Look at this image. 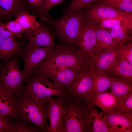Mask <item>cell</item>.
Returning a JSON list of instances; mask_svg holds the SVG:
<instances>
[{"label":"cell","instance_id":"cell-1","mask_svg":"<svg viewBox=\"0 0 132 132\" xmlns=\"http://www.w3.org/2000/svg\"><path fill=\"white\" fill-rule=\"evenodd\" d=\"M85 20L83 10L73 14L64 13L55 20L49 16L43 21L53 28L55 35L62 44L76 47L77 41Z\"/></svg>","mask_w":132,"mask_h":132},{"label":"cell","instance_id":"cell-2","mask_svg":"<svg viewBox=\"0 0 132 132\" xmlns=\"http://www.w3.org/2000/svg\"><path fill=\"white\" fill-rule=\"evenodd\" d=\"M14 95L18 113L16 121L32 123L43 132H47L48 103L35 101L19 92Z\"/></svg>","mask_w":132,"mask_h":132},{"label":"cell","instance_id":"cell-3","mask_svg":"<svg viewBox=\"0 0 132 132\" xmlns=\"http://www.w3.org/2000/svg\"><path fill=\"white\" fill-rule=\"evenodd\" d=\"M19 92L23 96L37 102L48 103L53 96H66L67 92L52 80L40 74H32Z\"/></svg>","mask_w":132,"mask_h":132},{"label":"cell","instance_id":"cell-4","mask_svg":"<svg viewBox=\"0 0 132 132\" xmlns=\"http://www.w3.org/2000/svg\"><path fill=\"white\" fill-rule=\"evenodd\" d=\"M71 97L70 99L67 95L63 101L65 114L62 119L61 132H86L85 117L87 108Z\"/></svg>","mask_w":132,"mask_h":132},{"label":"cell","instance_id":"cell-5","mask_svg":"<svg viewBox=\"0 0 132 132\" xmlns=\"http://www.w3.org/2000/svg\"><path fill=\"white\" fill-rule=\"evenodd\" d=\"M54 65L80 70L82 63L76 47L62 43L56 45L36 68Z\"/></svg>","mask_w":132,"mask_h":132},{"label":"cell","instance_id":"cell-6","mask_svg":"<svg viewBox=\"0 0 132 132\" xmlns=\"http://www.w3.org/2000/svg\"><path fill=\"white\" fill-rule=\"evenodd\" d=\"M25 82L17 56L0 63V86L14 94L21 90Z\"/></svg>","mask_w":132,"mask_h":132},{"label":"cell","instance_id":"cell-7","mask_svg":"<svg viewBox=\"0 0 132 132\" xmlns=\"http://www.w3.org/2000/svg\"><path fill=\"white\" fill-rule=\"evenodd\" d=\"M95 76L90 68L89 63H82L81 69L67 91L68 95L74 99H84L87 106L93 97Z\"/></svg>","mask_w":132,"mask_h":132},{"label":"cell","instance_id":"cell-8","mask_svg":"<svg viewBox=\"0 0 132 132\" xmlns=\"http://www.w3.org/2000/svg\"><path fill=\"white\" fill-rule=\"evenodd\" d=\"M54 47L35 46L26 44L24 48L16 54L23 61L24 66L22 72L25 81Z\"/></svg>","mask_w":132,"mask_h":132},{"label":"cell","instance_id":"cell-9","mask_svg":"<svg viewBox=\"0 0 132 132\" xmlns=\"http://www.w3.org/2000/svg\"><path fill=\"white\" fill-rule=\"evenodd\" d=\"M96 26L91 25L84 21L77 40L76 47L79 58L82 63H89L94 54L96 41Z\"/></svg>","mask_w":132,"mask_h":132},{"label":"cell","instance_id":"cell-10","mask_svg":"<svg viewBox=\"0 0 132 132\" xmlns=\"http://www.w3.org/2000/svg\"><path fill=\"white\" fill-rule=\"evenodd\" d=\"M27 44L35 46L54 47L55 36L47 27L39 23L35 28L24 32Z\"/></svg>","mask_w":132,"mask_h":132},{"label":"cell","instance_id":"cell-11","mask_svg":"<svg viewBox=\"0 0 132 132\" xmlns=\"http://www.w3.org/2000/svg\"><path fill=\"white\" fill-rule=\"evenodd\" d=\"M66 96H60L56 98H48V117L49 124L47 132H61L63 118L65 114L63 101Z\"/></svg>","mask_w":132,"mask_h":132},{"label":"cell","instance_id":"cell-12","mask_svg":"<svg viewBox=\"0 0 132 132\" xmlns=\"http://www.w3.org/2000/svg\"><path fill=\"white\" fill-rule=\"evenodd\" d=\"M85 11V20L90 24L95 26L103 19L126 15L127 14L122 11L101 5L95 2L87 7Z\"/></svg>","mask_w":132,"mask_h":132},{"label":"cell","instance_id":"cell-13","mask_svg":"<svg viewBox=\"0 0 132 132\" xmlns=\"http://www.w3.org/2000/svg\"><path fill=\"white\" fill-rule=\"evenodd\" d=\"M120 56L117 48L94 54L89 63L90 68L95 75H99L110 69Z\"/></svg>","mask_w":132,"mask_h":132},{"label":"cell","instance_id":"cell-14","mask_svg":"<svg viewBox=\"0 0 132 132\" xmlns=\"http://www.w3.org/2000/svg\"><path fill=\"white\" fill-rule=\"evenodd\" d=\"M104 111L103 119L112 132H132V113Z\"/></svg>","mask_w":132,"mask_h":132},{"label":"cell","instance_id":"cell-15","mask_svg":"<svg viewBox=\"0 0 132 132\" xmlns=\"http://www.w3.org/2000/svg\"><path fill=\"white\" fill-rule=\"evenodd\" d=\"M29 10L26 0H0V21L17 17L22 12Z\"/></svg>","mask_w":132,"mask_h":132},{"label":"cell","instance_id":"cell-16","mask_svg":"<svg viewBox=\"0 0 132 132\" xmlns=\"http://www.w3.org/2000/svg\"><path fill=\"white\" fill-rule=\"evenodd\" d=\"M85 124L87 132H112L103 119L102 113H99L93 106L87 108Z\"/></svg>","mask_w":132,"mask_h":132},{"label":"cell","instance_id":"cell-17","mask_svg":"<svg viewBox=\"0 0 132 132\" xmlns=\"http://www.w3.org/2000/svg\"><path fill=\"white\" fill-rule=\"evenodd\" d=\"M0 114L17 121L18 113L13 94L0 85Z\"/></svg>","mask_w":132,"mask_h":132},{"label":"cell","instance_id":"cell-18","mask_svg":"<svg viewBox=\"0 0 132 132\" xmlns=\"http://www.w3.org/2000/svg\"><path fill=\"white\" fill-rule=\"evenodd\" d=\"M96 41L94 47V54L97 55L103 51L113 50L117 48L115 43L109 32L100 26L95 28Z\"/></svg>","mask_w":132,"mask_h":132},{"label":"cell","instance_id":"cell-19","mask_svg":"<svg viewBox=\"0 0 132 132\" xmlns=\"http://www.w3.org/2000/svg\"><path fill=\"white\" fill-rule=\"evenodd\" d=\"M107 30L117 45L132 42V15L122 24L109 28Z\"/></svg>","mask_w":132,"mask_h":132},{"label":"cell","instance_id":"cell-20","mask_svg":"<svg viewBox=\"0 0 132 132\" xmlns=\"http://www.w3.org/2000/svg\"><path fill=\"white\" fill-rule=\"evenodd\" d=\"M79 70L75 68L69 67L46 77L67 92L68 89L77 77Z\"/></svg>","mask_w":132,"mask_h":132},{"label":"cell","instance_id":"cell-21","mask_svg":"<svg viewBox=\"0 0 132 132\" xmlns=\"http://www.w3.org/2000/svg\"><path fill=\"white\" fill-rule=\"evenodd\" d=\"M22 43L18 42L15 36L10 37L0 41V60L6 61L22 50Z\"/></svg>","mask_w":132,"mask_h":132},{"label":"cell","instance_id":"cell-22","mask_svg":"<svg viewBox=\"0 0 132 132\" xmlns=\"http://www.w3.org/2000/svg\"><path fill=\"white\" fill-rule=\"evenodd\" d=\"M117 103V100L112 93L106 91L93 96L86 107L89 108L95 105L101 108L103 111H109L112 110Z\"/></svg>","mask_w":132,"mask_h":132},{"label":"cell","instance_id":"cell-23","mask_svg":"<svg viewBox=\"0 0 132 132\" xmlns=\"http://www.w3.org/2000/svg\"><path fill=\"white\" fill-rule=\"evenodd\" d=\"M129 83L121 77H115L113 80L110 87L111 92L117 103L132 93V86Z\"/></svg>","mask_w":132,"mask_h":132},{"label":"cell","instance_id":"cell-24","mask_svg":"<svg viewBox=\"0 0 132 132\" xmlns=\"http://www.w3.org/2000/svg\"><path fill=\"white\" fill-rule=\"evenodd\" d=\"M106 72L109 74L119 77L130 83L132 82V65L121 57L120 56L112 68Z\"/></svg>","mask_w":132,"mask_h":132},{"label":"cell","instance_id":"cell-25","mask_svg":"<svg viewBox=\"0 0 132 132\" xmlns=\"http://www.w3.org/2000/svg\"><path fill=\"white\" fill-rule=\"evenodd\" d=\"M114 77L105 72L95 75L92 89L93 97L106 91L110 88Z\"/></svg>","mask_w":132,"mask_h":132},{"label":"cell","instance_id":"cell-26","mask_svg":"<svg viewBox=\"0 0 132 132\" xmlns=\"http://www.w3.org/2000/svg\"><path fill=\"white\" fill-rule=\"evenodd\" d=\"M26 30L35 28L39 23L36 20V16L24 11L19 14L15 20Z\"/></svg>","mask_w":132,"mask_h":132},{"label":"cell","instance_id":"cell-27","mask_svg":"<svg viewBox=\"0 0 132 132\" xmlns=\"http://www.w3.org/2000/svg\"><path fill=\"white\" fill-rule=\"evenodd\" d=\"M99 0H72L64 9L65 13L73 14L84 10L92 3Z\"/></svg>","mask_w":132,"mask_h":132},{"label":"cell","instance_id":"cell-28","mask_svg":"<svg viewBox=\"0 0 132 132\" xmlns=\"http://www.w3.org/2000/svg\"><path fill=\"white\" fill-rule=\"evenodd\" d=\"M102 6L109 7L121 11L132 12V1H115L111 0H99L95 2Z\"/></svg>","mask_w":132,"mask_h":132},{"label":"cell","instance_id":"cell-29","mask_svg":"<svg viewBox=\"0 0 132 132\" xmlns=\"http://www.w3.org/2000/svg\"><path fill=\"white\" fill-rule=\"evenodd\" d=\"M132 15L131 14H127L126 15L103 19L99 22V26L105 29H109L120 25L127 21Z\"/></svg>","mask_w":132,"mask_h":132},{"label":"cell","instance_id":"cell-30","mask_svg":"<svg viewBox=\"0 0 132 132\" xmlns=\"http://www.w3.org/2000/svg\"><path fill=\"white\" fill-rule=\"evenodd\" d=\"M112 110L123 113H132V93L118 102Z\"/></svg>","mask_w":132,"mask_h":132},{"label":"cell","instance_id":"cell-31","mask_svg":"<svg viewBox=\"0 0 132 132\" xmlns=\"http://www.w3.org/2000/svg\"><path fill=\"white\" fill-rule=\"evenodd\" d=\"M67 0H45L43 5L35 13L39 16L42 20L49 16L48 12L54 6Z\"/></svg>","mask_w":132,"mask_h":132},{"label":"cell","instance_id":"cell-32","mask_svg":"<svg viewBox=\"0 0 132 132\" xmlns=\"http://www.w3.org/2000/svg\"><path fill=\"white\" fill-rule=\"evenodd\" d=\"M117 49L120 56L132 65V42L117 45Z\"/></svg>","mask_w":132,"mask_h":132},{"label":"cell","instance_id":"cell-33","mask_svg":"<svg viewBox=\"0 0 132 132\" xmlns=\"http://www.w3.org/2000/svg\"><path fill=\"white\" fill-rule=\"evenodd\" d=\"M4 24L5 28L6 30L21 36L22 33L27 31L15 20L8 21L4 23Z\"/></svg>","mask_w":132,"mask_h":132},{"label":"cell","instance_id":"cell-34","mask_svg":"<svg viewBox=\"0 0 132 132\" xmlns=\"http://www.w3.org/2000/svg\"><path fill=\"white\" fill-rule=\"evenodd\" d=\"M0 132H16L14 122L0 114Z\"/></svg>","mask_w":132,"mask_h":132},{"label":"cell","instance_id":"cell-35","mask_svg":"<svg viewBox=\"0 0 132 132\" xmlns=\"http://www.w3.org/2000/svg\"><path fill=\"white\" fill-rule=\"evenodd\" d=\"M16 132H43V130L37 128L32 126L27 123L18 121L13 122Z\"/></svg>","mask_w":132,"mask_h":132},{"label":"cell","instance_id":"cell-36","mask_svg":"<svg viewBox=\"0 0 132 132\" xmlns=\"http://www.w3.org/2000/svg\"><path fill=\"white\" fill-rule=\"evenodd\" d=\"M20 37V35L12 33L6 30L4 27V23L0 21V41L10 37Z\"/></svg>","mask_w":132,"mask_h":132},{"label":"cell","instance_id":"cell-37","mask_svg":"<svg viewBox=\"0 0 132 132\" xmlns=\"http://www.w3.org/2000/svg\"><path fill=\"white\" fill-rule=\"evenodd\" d=\"M32 11L35 12L43 5L45 0H26Z\"/></svg>","mask_w":132,"mask_h":132},{"label":"cell","instance_id":"cell-38","mask_svg":"<svg viewBox=\"0 0 132 132\" xmlns=\"http://www.w3.org/2000/svg\"><path fill=\"white\" fill-rule=\"evenodd\" d=\"M115 1H132V0H111Z\"/></svg>","mask_w":132,"mask_h":132}]
</instances>
